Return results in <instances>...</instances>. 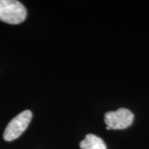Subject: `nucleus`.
I'll return each instance as SVG.
<instances>
[{
	"label": "nucleus",
	"mask_w": 149,
	"mask_h": 149,
	"mask_svg": "<svg viewBox=\"0 0 149 149\" xmlns=\"http://www.w3.org/2000/svg\"><path fill=\"white\" fill-rule=\"evenodd\" d=\"M27 9L19 1L0 0V20L9 24H19L26 19Z\"/></svg>",
	"instance_id": "f257e3e1"
},
{
	"label": "nucleus",
	"mask_w": 149,
	"mask_h": 149,
	"mask_svg": "<svg viewBox=\"0 0 149 149\" xmlns=\"http://www.w3.org/2000/svg\"><path fill=\"white\" fill-rule=\"evenodd\" d=\"M32 118V113L28 109L17 114L6 127L3 133V139L7 142H11L19 138L28 127Z\"/></svg>",
	"instance_id": "f03ea898"
},
{
	"label": "nucleus",
	"mask_w": 149,
	"mask_h": 149,
	"mask_svg": "<svg viewBox=\"0 0 149 149\" xmlns=\"http://www.w3.org/2000/svg\"><path fill=\"white\" fill-rule=\"evenodd\" d=\"M134 115L128 109L120 108L116 111L107 112L104 122L107 129H124L132 125Z\"/></svg>",
	"instance_id": "7ed1b4c3"
},
{
	"label": "nucleus",
	"mask_w": 149,
	"mask_h": 149,
	"mask_svg": "<svg viewBox=\"0 0 149 149\" xmlns=\"http://www.w3.org/2000/svg\"><path fill=\"white\" fill-rule=\"evenodd\" d=\"M80 147L81 149H107L103 139L95 134H87L80 142Z\"/></svg>",
	"instance_id": "20e7f679"
}]
</instances>
